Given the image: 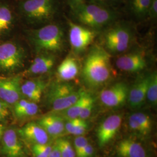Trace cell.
Instances as JSON below:
<instances>
[{"instance_id":"obj_1","label":"cell","mask_w":157,"mask_h":157,"mask_svg":"<svg viewBox=\"0 0 157 157\" xmlns=\"http://www.w3.org/2000/svg\"><path fill=\"white\" fill-rule=\"evenodd\" d=\"M15 2L25 29L37 28L56 22L63 6L62 0H17Z\"/></svg>"},{"instance_id":"obj_2","label":"cell","mask_w":157,"mask_h":157,"mask_svg":"<svg viewBox=\"0 0 157 157\" xmlns=\"http://www.w3.org/2000/svg\"><path fill=\"white\" fill-rule=\"evenodd\" d=\"M23 30L25 41L34 56L50 54L58 56L65 49V31L61 25L56 22Z\"/></svg>"},{"instance_id":"obj_3","label":"cell","mask_w":157,"mask_h":157,"mask_svg":"<svg viewBox=\"0 0 157 157\" xmlns=\"http://www.w3.org/2000/svg\"><path fill=\"white\" fill-rule=\"evenodd\" d=\"M85 85L99 89L108 82L113 75L110 54L102 45H94L88 51L81 70Z\"/></svg>"},{"instance_id":"obj_4","label":"cell","mask_w":157,"mask_h":157,"mask_svg":"<svg viewBox=\"0 0 157 157\" xmlns=\"http://www.w3.org/2000/svg\"><path fill=\"white\" fill-rule=\"evenodd\" d=\"M25 43L17 35L0 41V76L22 73L27 67L29 52Z\"/></svg>"},{"instance_id":"obj_5","label":"cell","mask_w":157,"mask_h":157,"mask_svg":"<svg viewBox=\"0 0 157 157\" xmlns=\"http://www.w3.org/2000/svg\"><path fill=\"white\" fill-rule=\"evenodd\" d=\"M71 12L78 23L95 31L112 25L119 16L115 8L86 1Z\"/></svg>"},{"instance_id":"obj_6","label":"cell","mask_w":157,"mask_h":157,"mask_svg":"<svg viewBox=\"0 0 157 157\" xmlns=\"http://www.w3.org/2000/svg\"><path fill=\"white\" fill-rule=\"evenodd\" d=\"M84 91L71 82L56 80L48 84L45 90V102L51 112H61L72 105Z\"/></svg>"},{"instance_id":"obj_7","label":"cell","mask_w":157,"mask_h":157,"mask_svg":"<svg viewBox=\"0 0 157 157\" xmlns=\"http://www.w3.org/2000/svg\"><path fill=\"white\" fill-rule=\"evenodd\" d=\"M102 36L103 47L109 53L121 55L129 49L133 40V32L128 24L113 23Z\"/></svg>"},{"instance_id":"obj_8","label":"cell","mask_w":157,"mask_h":157,"mask_svg":"<svg viewBox=\"0 0 157 157\" xmlns=\"http://www.w3.org/2000/svg\"><path fill=\"white\" fill-rule=\"evenodd\" d=\"M21 25L14 0H0V41L17 36Z\"/></svg>"},{"instance_id":"obj_9","label":"cell","mask_w":157,"mask_h":157,"mask_svg":"<svg viewBox=\"0 0 157 157\" xmlns=\"http://www.w3.org/2000/svg\"><path fill=\"white\" fill-rule=\"evenodd\" d=\"M69 41L75 55L80 54L93 42L97 32L78 23L69 21Z\"/></svg>"},{"instance_id":"obj_10","label":"cell","mask_w":157,"mask_h":157,"mask_svg":"<svg viewBox=\"0 0 157 157\" xmlns=\"http://www.w3.org/2000/svg\"><path fill=\"white\" fill-rule=\"evenodd\" d=\"M129 88L125 82H117L101 91L100 101L103 106L107 108L122 107L128 101Z\"/></svg>"},{"instance_id":"obj_11","label":"cell","mask_w":157,"mask_h":157,"mask_svg":"<svg viewBox=\"0 0 157 157\" xmlns=\"http://www.w3.org/2000/svg\"><path fill=\"white\" fill-rule=\"evenodd\" d=\"M115 65L119 70L126 73H139L147 68L148 59L144 51H133L121 54L116 59Z\"/></svg>"},{"instance_id":"obj_12","label":"cell","mask_w":157,"mask_h":157,"mask_svg":"<svg viewBox=\"0 0 157 157\" xmlns=\"http://www.w3.org/2000/svg\"><path fill=\"white\" fill-rule=\"evenodd\" d=\"M23 78L22 73L0 76V99L12 107L22 98L21 86Z\"/></svg>"},{"instance_id":"obj_13","label":"cell","mask_w":157,"mask_h":157,"mask_svg":"<svg viewBox=\"0 0 157 157\" xmlns=\"http://www.w3.org/2000/svg\"><path fill=\"white\" fill-rule=\"evenodd\" d=\"M0 154L4 157H26L22 140L15 128L5 129L0 140Z\"/></svg>"},{"instance_id":"obj_14","label":"cell","mask_w":157,"mask_h":157,"mask_svg":"<svg viewBox=\"0 0 157 157\" xmlns=\"http://www.w3.org/2000/svg\"><path fill=\"white\" fill-rule=\"evenodd\" d=\"M57 56L50 54H40L34 56L32 61L22 72L24 78L41 77L51 73L56 66Z\"/></svg>"},{"instance_id":"obj_15","label":"cell","mask_w":157,"mask_h":157,"mask_svg":"<svg viewBox=\"0 0 157 157\" xmlns=\"http://www.w3.org/2000/svg\"><path fill=\"white\" fill-rule=\"evenodd\" d=\"M122 114H113L105 119L97 130V137L98 146H107L115 137L121 126Z\"/></svg>"},{"instance_id":"obj_16","label":"cell","mask_w":157,"mask_h":157,"mask_svg":"<svg viewBox=\"0 0 157 157\" xmlns=\"http://www.w3.org/2000/svg\"><path fill=\"white\" fill-rule=\"evenodd\" d=\"M48 85V83L43 76L23 78L21 86L23 98L38 104Z\"/></svg>"},{"instance_id":"obj_17","label":"cell","mask_w":157,"mask_h":157,"mask_svg":"<svg viewBox=\"0 0 157 157\" xmlns=\"http://www.w3.org/2000/svg\"><path fill=\"white\" fill-rule=\"evenodd\" d=\"M150 73L140 74L136 78L132 86L129 88L128 102L133 109H139L146 101L147 90Z\"/></svg>"},{"instance_id":"obj_18","label":"cell","mask_w":157,"mask_h":157,"mask_svg":"<svg viewBox=\"0 0 157 157\" xmlns=\"http://www.w3.org/2000/svg\"><path fill=\"white\" fill-rule=\"evenodd\" d=\"M21 140L32 146L48 144L50 137L39 124L30 122L17 130Z\"/></svg>"},{"instance_id":"obj_19","label":"cell","mask_w":157,"mask_h":157,"mask_svg":"<svg viewBox=\"0 0 157 157\" xmlns=\"http://www.w3.org/2000/svg\"><path fill=\"white\" fill-rule=\"evenodd\" d=\"M36 122L51 138H59L65 132V119L55 112H51L42 117Z\"/></svg>"},{"instance_id":"obj_20","label":"cell","mask_w":157,"mask_h":157,"mask_svg":"<svg viewBox=\"0 0 157 157\" xmlns=\"http://www.w3.org/2000/svg\"><path fill=\"white\" fill-rule=\"evenodd\" d=\"M80 71V66L78 59L73 55H68L57 67V80L71 82L78 77Z\"/></svg>"},{"instance_id":"obj_21","label":"cell","mask_w":157,"mask_h":157,"mask_svg":"<svg viewBox=\"0 0 157 157\" xmlns=\"http://www.w3.org/2000/svg\"><path fill=\"white\" fill-rule=\"evenodd\" d=\"M128 124L130 129L136 134L146 137L151 134L152 129V121L147 113L136 112L129 116Z\"/></svg>"},{"instance_id":"obj_22","label":"cell","mask_w":157,"mask_h":157,"mask_svg":"<svg viewBox=\"0 0 157 157\" xmlns=\"http://www.w3.org/2000/svg\"><path fill=\"white\" fill-rule=\"evenodd\" d=\"M119 157H147L144 147L132 139H124L118 143L116 148Z\"/></svg>"},{"instance_id":"obj_23","label":"cell","mask_w":157,"mask_h":157,"mask_svg":"<svg viewBox=\"0 0 157 157\" xmlns=\"http://www.w3.org/2000/svg\"><path fill=\"white\" fill-rule=\"evenodd\" d=\"M12 111L17 119H25L36 116L39 107L37 103L22 98L12 106Z\"/></svg>"},{"instance_id":"obj_24","label":"cell","mask_w":157,"mask_h":157,"mask_svg":"<svg viewBox=\"0 0 157 157\" xmlns=\"http://www.w3.org/2000/svg\"><path fill=\"white\" fill-rule=\"evenodd\" d=\"M92 97L93 96L91 94L84 90L80 98L72 105L61 112L55 113L61 116L65 120L78 118L80 112L82 111L85 105Z\"/></svg>"},{"instance_id":"obj_25","label":"cell","mask_w":157,"mask_h":157,"mask_svg":"<svg viewBox=\"0 0 157 157\" xmlns=\"http://www.w3.org/2000/svg\"><path fill=\"white\" fill-rule=\"evenodd\" d=\"M151 1L152 0H126L130 13L139 20L147 17Z\"/></svg>"},{"instance_id":"obj_26","label":"cell","mask_w":157,"mask_h":157,"mask_svg":"<svg viewBox=\"0 0 157 157\" xmlns=\"http://www.w3.org/2000/svg\"><path fill=\"white\" fill-rule=\"evenodd\" d=\"M65 131L76 136H82L89 129V124L86 120L78 118L67 119L65 122Z\"/></svg>"},{"instance_id":"obj_27","label":"cell","mask_w":157,"mask_h":157,"mask_svg":"<svg viewBox=\"0 0 157 157\" xmlns=\"http://www.w3.org/2000/svg\"><path fill=\"white\" fill-rule=\"evenodd\" d=\"M146 101L154 107L157 105V73L154 71L150 75V79L147 90Z\"/></svg>"},{"instance_id":"obj_28","label":"cell","mask_w":157,"mask_h":157,"mask_svg":"<svg viewBox=\"0 0 157 157\" xmlns=\"http://www.w3.org/2000/svg\"><path fill=\"white\" fill-rule=\"evenodd\" d=\"M54 144L57 147L62 157H76L73 146L67 139L58 138Z\"/></svg>"},{"instance_id":"obj_29","label":"cell","mask_w":157,"mask_h":157,"mask_svg":"<svg viewBox=\"0 0 157 157\" xmlns=\"http://www.w3.org/2000/svg\"><path fill=\"white\" fill-rule=\"evenodd\" d=\"M88 143L87 139L84 136H76L73 143V148L76 153V157H80L82 152Z\"/></svg>"},{"instance_id":"obj_30","label":"cell","mask_w":157,"mask_h":157,"mask_svg":"<svg viewBox=\"0 0 157 157\" xmlns=\"http://www.w3.org/2000/svg\"><path fill=\"white\" fill-rule=\"evenodd\" d=\"M94 103H95V100L93 97L85 105L82 111L80 112V114L78 118L84 120H86L87 118H89L93 111V109L94 107Z\"/></svg>"},{"instance_id":"obj_31","label":"cell","mask_w":157,"mask_h":157,"mask_svg":"<svg viewBox=\"0 0 157 157\" xmlns=\"http://www.w3.org/2000/svg\"><path fill=\"white\" fill-rule=\"evenodd\" d=\"M86 1L94 2L102 6H106L112 8H115L117 6L120 5L122 2L126 1V0H84Z\"/></svg>"},{"instance_id":"obj_32","label":"cell","mask_w":157,"mask_h":157,"mask_svg":"<svg viewBox=\"0 0 157 157\" xmlns=\"http://www.w3.org/2000/svg\"><path fill=\"white\" fill-rule=\"evenodd\" d=\"M157 17V0H152L149 8L147 17L155 19Z\"/></svg>"},{"instance_id":"obj_33","label":"cell","mask_w":157,"mask_h":157,"mask_svg":"<svg viewBox=\"0 0 157 157\" xmlns=\"http://www.w3.org/2000/svg\"><path fill=\"white\" fill-rule=\"evenodd\" d=\"M94 154V148L92 145L88 143L84 147L83 150L82 152L80 157H93Z\"/></svg>"},{"instance_id":"obj_34","label":"cell","mask_w":157,"mask_h":157,"mask_svg":"<svg viewBox=\"0 0 157 157\" xmlns=\"http://www.w3.org/2000/svg\"><path fill=\"white\" fill-rule=\"evenodd\" d=\"M31 148L33 157H48L49 156V155L46 152L40 149L39 147L36 144L31 146Z\"/></svg>"},{"instance_id":"obj_35","label":"cell","mask_w":157,"mask_h":157,"mask_svg":"<svg viewBox=\"0 0 157 157\" xmlns=\"http://www.w3.org/2000/svg\"><path fill=\"white\" fill-rule=\"evenodd\" d=\"M12 109L0 111V123L4 124L11 115Z\"/></svg>"},{"instance_id":"obj_36","label":"cell","mask_w":157,"mask_h":157,"mask_svg":"<svg viewBox=\"0 0 157 157\" xmlns=\"http://www.w3.org/2000/svg\"><path fill=\"white\" fill-rule=\"evenodd\" d=\"M67 3L71 8V10H73L78 6L81 5L84 2V0H67Z\"/></svg>"},{"instance_id":"obj_37","label":"cell","mask_w":157,"mask_h":157,"mask_svg":"<svg viewBox=\"0 0 157 157\" xmlns=\"http://www.w3.org/2000/svg\"><path fill=\"white\" fill-rule=\"evenodd\" d=\"M48 157H62L57 147L55 144L52 146V150Z\"/></svg>"},{"instance_id":"obj_38","label":"cell","mask_w":157,"mask_h":157,"mask_svg":"<svg viewBox=\"0 0 157 157\" xmlns=\"http://www.w3.org/2000/svg\"><path fill=\"white\" fill-rule=\"evenodd\" d=\"M12 109V107L9 104L6 103L5 101H2L0 99V111H7Z\"/></svg>"},{"instance_id":"obj_39","label":"cell","mask_w":157,"mask_h":157,"mask_svg":"<svg viewBox=\"0 0 157 157\" xmlns=\"http://www.w3.org/2000/svg\"><path fill=\"white\" fill-rule=\"evenodd\" d=\"M4 130H0V140H1V139L2 136V134H3L4 132Z\"/></svg>"},{"instance_id":"obj_40","label":"cell","mask_w":157,"mask_h":157,"mask_svg":"<svg viewBox=\"0 0 157 157\" xmlns=\"http://www.w3.org/2000/svg\"><path fill=\"white\" fill-rule=\"evenodd\" d=\"M14 1H17V0H14Z\"/></svg>"}]
</instances>
